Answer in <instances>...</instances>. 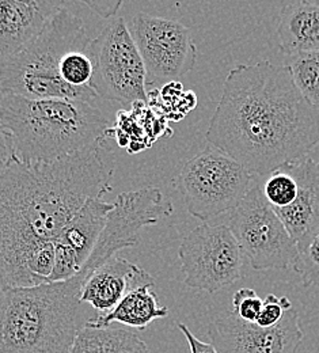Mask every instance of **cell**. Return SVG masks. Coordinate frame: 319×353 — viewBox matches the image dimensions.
Listing matches in <instances>:
<instances>
[{"mask_svg": "<svg viewBox=\"0 0 319 353\" xmlns=\"http://www.w3.org/2000/svg\"><path fill=\"white\" fill-rule=\"evenodd\" d=\"M101 147L50 163L17 158L0 173V288L50 281L53 241L94 197L110 192Z\"/></svg>", "mask_w": 319, "mask_h": 353, "instance_id": "cell-1", "label": "cell"}, {"mask_svg": "<svg viewBox=\"0 0 319 353\" xmlns=\"http://www.w3.org/2000/svg\"><path fill=\"white\" fill-rule=\"evenodd\" d=\"M207 141L249 173L267 176L319 144V109L295 86L289 68L268 60L228 72Z\"/></svg>", "mask_w": 319, "mask_h": 353, "instance_id": "cell-2", "label": "cell"}, {"mask_svg": "<svg viewBox=\"0 0 319 353\" xmlns=\"http://www.w3.org/2000/svg\"><path fill=\"white\" fill-rule=\"evenodd\" d=\"M125 249L124 239L103 228L89 260L72 277L0 291V353H71L75 339L99 316L81 294L89 277Z\"/></svg>", "mask_w": 319, "mask_h": 353, "instance_id": "cell-3", "label": "cell"}, {"mask_svg": "<svg viewBox=\"0 0 319 353\" xmlns=\"http://www.w3.org/2000/svg\"><path fill=\"white\" fill-rule=\"evenodd\" d=\"M0 123L12 137L22 163H50L98 148L110 123L92 102L19 95L0 97Z\"/></svg>", "mask_w": 319, "mask_h": 353, "instance_id": "cell-4", "label": "cell"}, {"mask_svg": "<svg viewBox=\"0 0 319 353\" xmlns=\"http://www.w3.org/2000/svg\"><path fill=\"white\" fill-rule=\"evenodd\" d=\"M89 43L83 19L63 7L30 44L0 63V94L92 103L96 94L92 88H72L60 75L63 57L86 50Z\"/></svg>", "mask_w": 319, "mask_h": 353, "instance_id": "cell-5", "label": "cell"}, {"mask_svg": "<svg viewBox=\"0 0 319 353\" xmlns=\"http://www.w3.org/2000/svg\"><path fill=\"white\" fill-rule=\"evenodd\" d=\"M253 174L215 147L187 161L177 185L187 212L207 221L231 212L251 188Z\"/></svg>", "mask_w": 319, "mask_h": 353, "instance_id": "cell-6", "label": "cell"}, {"mask_svg": "<svg viewBox=\"0 0 319 353\" xmlns=\"http://www.w3.org/2000/svg\"><path fill=\"white\" fill-rule=\"evenodd\" d=\"M86 53L92 64L90 88L96 97L130 108L147 102L144 63L124 18H114L90 40Z\"/></svg>", "mask_w": 319, "mask_h": 353, "instance_id": "cell-7", "label": "cell"}, {"mask_svg": "<svg viewBox=\"0 0 319 353\" xmlns=\"http://www.w3.org/2000/svg\"><path fill=\"white\" fill-rule=\"evenodd\" d=\"M227 227L254 270H285L294 264L296 242L265 200L258 183L231 211Z\"/></svg>", "mask_w": 319, "mask_h": 353, "instance_id": "cell-8", "label": "cell"}, {"mask_svg": "<svg viewBox=\"0 0 319 353\" xmlns=\"http://www.w3.org/2000/svg\"><path fill=\"white\" fill-rule=\"evenodd\" d=\"M185 284L215 294L243 276V253L227 224L204 223L192 230L178 249Z\"/></svg>", "mask_w": 319, "mask_h": 353, "instance_id": "cell-9", "label": "cell"}, {"mask_svg": "<svg viewBox=\"0 0 319 353\" xmlns=\"http://www.w3.org/2000/svg\"><path fill=\"white\" fill-rule=\"evenodd\" d=\"M145 68V88L173 82L190 72L197 48L183 23L138 12L130 28Z\"/></svg>", "mask_w": 319, "mask_h": 353, "instance_id": "cell-10", "label": "cell"}, {"mask_svg": "<svg viewBox=\"0 0 319 353\" xmlns=\"http://www.w3.org/2000/svg\"><path fill=\"white\" fill-rule=\"evenodd\" d=\"M209 337L218 353H296L303 332L299 314L292 307L271 327L245 322L231 312L216 319Z\"/></svg>", "mask_w": 319, "mask_h": 353, "instance_id": "cell-11", "label": "cell"}, {"mask_svg": "<svg viewBox=\"0 0 319 353\" xmlns=\"http://www.w3.org/2000/svg\"><path fill=\"white\" fill-rule=\"evenodd\" d=\"M114 203L102 197L90 199L53 241L54 264L50 281H63L78 273L85 264L105 228Z\"/></svg>", "mask_w": 319, "mask_h": 353, "instance_id": "cell-12", "label": "cell"}, {"mask_svg": "<svg viewBox=\"0 0 319 353\" xmlns=\"http://www.w3.org/2000/svg\"><path fill=\"white\" fill-rule=\"evenodd\" d=\"M64 0H0V63L30 44Z\"/></svg>", "mask_w": 319, "mask_h": 353, "instance_id": "cell-13", "label": "cell"}, {"mask_svg": "<svg viewBox=\"0 0 319 353\" xmlns=\"http://www.w3.org/2000/svg\"><path fill=\"white\" fill-rule=\"evenodd\" d=\"M143 285L155 287L154 277L140 266L114 256L89 277L81 301L90 305L98 315H106L130 291Z\"/></svg>", "mask_w": 319, "mask_h": 353, "instance_id": "cell-14", "label": "cell"}, {"mask_svg": "<svg viewBox=\"0 0 319 353\" xmlns=\"http://www.w3.org/2000/svg\"><path fill=\"white\" fill-rule=\"evenodd\" d=\"M284 168L295 178L298 192L291 205L274 211L296 242L319 227V161L306 157Z\"/></svg>", "mask_w": 319, "mask_h": 353, "instance_id": "cell-15", "label": "cell"}, {"mask_svg": "<svg viewBox=\"0 0 319 353\" xmlns=\"http://www.w3.org/2000/svg\"><path fill=\"white\" fill-rule=\"evenodd\" d=\"M280 49L289 56L319 52L318 4H291L282 8L277 28Z\"/></svg>", "mask_w": 319, "mask_h": 353, "instance_id": "cell-16", "label": "cell"}, {"mask_svg": "<svg viewBox=\"0 0 319 353\" xmlns=\"http://www.w3.org/2000/svg\"><path fill=\"white\" fill-rule=\"evenodd\" d=\"M152 288L154 285H143L130 291L110 312L96 316L86 326L102 329L117 323L143 330L155 319L167 316L169 309L158 305V298Z\"/></svg>", "mask_w": 319, "mask_h": 353, "instance_id": "cell-17", "label": "cell"}, {"mask_svg": "<svg viewBox=\"0 0 319 353\" xmlns=\"http://www.w3.org/2000/svg\"><path fill=\"white\" fill-rule=\"evenodd\" d=\"M71 353H150V350L136 333L113 323L102 329H82Z\"/></svg>", "mask_w": 319, "mask_h": 353, "instance_id": "cell-18", "label": "cell"}, {"mask_svg": "<svg viewBox=\"0 0 319 353\" xmlns=\"http://www.w3.org/2000/svg\"><path fill=\"white\" fill-rule=\"evenodd\" d=\"M287 67L302 95L319 109V52L292 56Z\"/></svg>", "mask_w": 319, "mask_h": 353, "instance_id": "cell-19", "label": "cell"}, {"mask_svg": "<svg viewBox=\"0 0 319 353\" xmlns=\"http://www.w3.org/2000/svg\"><path fill=\"white\" fill-rule=\"evenodd\" d=\"M292 268L305 287H319V227L296 241Z\"/></svg>", "mask_w": 319, "mask_h": 353, "instance_id": "cell-20", "label": "cell"}, {"mask_svg": "<svg viewBox=\"0 0 319 353\" xmlns=\"http://www.w3.org/2000/svg\"><path fill=\"white\" fill-rule=\"evenodd\" d=\"M261 189L268 204L274 210H281L292 204L296 197L298 185L294 176L284 166H281L267 174V179Z\"/></svg>", "mask_w": 319, "mask_h": 353, "instance_id": "cell-21", "label": "cell"}, {"mask_svg": "<svg viewBox=\"0 0 319 353\" xmlns=\"http://www.w3.org/2000/svg\"><path fill=\"white\" fill-rule=\"evenodd\" d=\"M61 79L72 88H90L92 64L86 50L67 53L60 64Z\"/></svg>", "mask_w": 319, "mask_h": 353, "instance_id": "cell-22", "label": "cell"}, {"mask_svg": "<svg viewBox=\"0 0 319 353\" xmlns=\"http://www.w3.org/2000/svg\"><path fill=\"white\" fill-rule=\"evenodd\" d=\"M264 301L253 288H242L232 298V314L245 322L256 323Z\"/></svg>", "mask_w": 319, "mask_h": 353, "instance_id": "cell-23", "label": "cell"}, {"mask_svg": "<svg viewBox=\"0 0 319 353\" xmlns=\"http://www.w3.org/2000/svg\"><path fill=\"white\" fill-rule=\"evenodd\" d=\"M292 309V303L287 296H276L269 294L263 303V309L257 318V325L261 327H271L280 322L285 311Z\"/></svg>", "mask_w": 319, "mask_h": 353, "instance_id": "cell-24", "label": "cell"}, {"mask_svg": "<svg viewBox=\"0 0 319 353\" xmlns=\"http://www.w3.org/2000/svg\"><path fill=\"white\" fill-rule=\"evenodd\" d=\"M75 1H81L86 4L95 14H98L101 18H105V19L116 17L119 10L123 6V0H75Z\"/></svg>", "mask_w": 319, "mask_h": 353, "instance_id": "cell-25", "label": "cell"}, {"mask_svg": "<svg viewBox=\"0 0 319 353\" xmlns=\"http://www.w3.org/2000/svg\"><path fill=\"white\" fill-rule=\"evenodd\" d=\"M15 159L12 137L0 123V173L4 172Z\"/></svg>", "mask_w": 319, "mask_h": 353, "instance_id": "cell-26", "label": "cell"}, {"mask_svg": "<svg viewBox=\"0 0 319 353\" xmlns=\"http://www.w3.org/2000/svg\"><path fill=\"white\" fill-rule=\"evenodd\" d=\"M178 327L180 330L183 332V336L186 337V341L189 344V348H190V353H218V351L215 350V347L211 344V343H203L200 341L192 332L190 329L183 325V323H178Z\"/></svg>", "mask_w": 319, "mask_h": 353, "instance_id": "cell-27", "label": "cell"}, {"mask_svg": "<svg viewBox=\"0 0 319 353\" xmlns=\"http://www.w3.org/2000/svg\"><path fill=\"white\" fill-rule=\"evenodd\" d=\"M302 3H305V4H318L319 6V0H302Z\"/></svg>", "mask_w": 319, "mask_h": 353, "instance_id": "cell-28", "label": "cell"}, {"mask_svg": "<svg viewBox=\"0 0 319 353\" xmlns=\"http://www.w3.org/2000/svg\"><path fill=\"white\" fill-rule=\"evenodd\" d=\"M161 125H163V124H161ZM152 128H156V130H161V131H165V128H158V127H152ZM144 136H145V137H147V139H148V141H150V143H151V144H152V141H151V139H150V137H148V134H147V133L144 132Z\"/></svg>", "mask_w": 319, "mask_h": 353, "instance_id": "cell-29", "label": "cell"}, {"mask_svg": "<svg viewBox=\"0 0 319 353\" xmlns=\"http://www.w3.org/2000/svg\"><path fill=\"white\" fill-rule=\"evenodd\" d=\"M0 291H1V288H0Z\"/></svg>", "mask_w": 319, "mask_h": 353, "instance_id": "cell-30", "label": "cell"}]
</instances>
